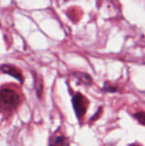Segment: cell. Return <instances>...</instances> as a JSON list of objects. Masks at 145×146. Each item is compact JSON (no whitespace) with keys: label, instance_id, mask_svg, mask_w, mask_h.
I'll return each instance as SVG.
<instances>
[{"label":"cell","instance_id":"obj_3","mask_svg":"<svg viewBox=\"0 0 145 146\" xmlns=\"http://www.w3.org/2000/svg\"><path fill=\"white\" fill-rule=\"evenodd\" d=\"M0 70L3 73V74H7L12 77H14L15 79H16L21 84L23 83L24 81V78H23V75L21 74V72L16 68L14 66H11L9 64H3L1 67H0Z\"/></svg>","mask_w":145,"mask_h":146},{"label":"cell","instance_id":"obj_4","mask_svg":"<svg viewBox=\"0 0 145 146\" xmlns=\"http://www.w3.org/2000/svg\"><path fill=\"white\" fill-rule=\"evenodd\" d=\"M73 76L76 77L81 83H83V84H85V85L89 86V85H91V84L92 83V79H91V77L89 74H85V73L76 72V73L73 74Z\"/></svg>","mask_w":145,"mask_h":146},{"label":"cell","instance_id":"obj_1","mask_svg":"<svg viewBox=\"0 0 145 146\" xmlns=\"http://www.w3.org/2000/svg\"><path fill=\"white\" fill-rule=\"evenodd\" d=\"M21 98L19 95L11 89L0 90V111L11 112L19 106Z\"/></svg>","mask_w":145,"mask_h":146},{"label":"cell","instance_id":"obj_2","mask_svg":"<svg viewBox=\"0 0 145 146\" xmlns=\"http://www.w3.org/2000/svg\"><path fill=\"white\" fill-rule=\"evenodd\" d=\"M73 107L77 118L80 121L85 115L88 102L86 98L79 92H77L72 98Z\"/></svg>","mask_w":145,"mask_h":146},{"label":"cell","instance_id":"obj_7","mask_svg":"<svg viewBox=\"0 0 145 146\" xmlns=\"http://www.w3.org/2000/svg\"><path fill=\"white\" fill-rule=\"evenodd\" d=\"M103 90L105 92H115L117 91V87L115 86H112V85H109V83H105L104 84V86H103Z\"/></svg>","mask_w":145,"mask_h":146},{"label":"cell","instance_id":"obj_6","mask_svg":"<svg viewBox=\"0 0 145 146\" xmlns=\"http://www.w3.org/2000/svg\"><path fill=\"white\" fill-rule=\"evenodd\" d=\"M134 117L140 124L145 126V112H144V111L138 112L134 115Z\"/></svg>","mask_w":145,"mask_h":146},{"label":"cell","instance_id":"obj_8","mask_svg":"<svg viewBox=\"0 0 145 146\" xmlns=\"http://www.w3.org/2000/svg\"><path fill=\"white\" fill-rule=\"evenodd\" d=\"M129 146H139V145H136V144H133V145H129Z\"/></svg>","mask_w":145,"mask_h":146},{"label":"cell","instance_id":"obj_5","mask_svg":"<svg viewBox=\"0 0 145 146\" xmlns=\"http://www.w3.org/2000/svg\"><path fill=\"white\" fill-rule=\"evenodd\" d=\"M50 146H69V145L66 138H64L63 136H60L54 141L53 144L50 145Z\"/></svg>","mask_w":145,"mask_h":146}]
</instances>
